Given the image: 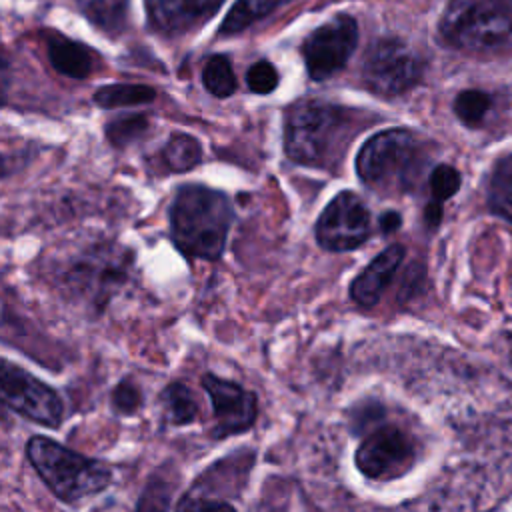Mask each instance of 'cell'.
Wrapping results in <instances>:
<instances>
[{"label": "cell", "instance_id": "cell-1", "mask_svg": "<svg viewBox=\"0 0 512 512\" xmlns=\"http://www.w3.org/2000/svg\"><path fill=\"white\" fill-rule=\"evenodd\" d=\"M354 112L322 100H300L286 112V156L304 166L332 168L356 132Z\"/></svg>", "mask_w": 512, "mask_h": 512}, {"label": "cell", "instance_id": "cell-2", "mask_svg": "<svg viewBox=\"0 0 512 512\" xmlns=\"http://www.w3.org/2000/svg\"><path fill=\"white\" fill-rule=\"evenodd\" d=\"M232 216L222 192L200 184L182 186L170 206L172 240L186 256L216 260L224 252Z\"/></svg>", "mask_w": 512, "mask_h": 512}, {"label": "cell", "instance_id": "cell-3", "mask_svg": "<svg viewBox=\"0 0 512 512\" xmlns=\"http://www.w3.org/2000/svg\"><path fill=\"white\" fill-rule=\"evenodd\" d=\"M26 456L52 494L64 502L94 496L112 480L104 462L78 454L46 436H32L26 442Z\"/></svg>", "mask_w": 512, "mask_h": 512}, {"label": "cell", "instance_id": "cell-4", "mask_svg": "<svg viewBox=\"0 0 512 512\" xmlns=\"http://www.w3.org/2000/svg\"><path fill=\"white\" fill-rule=\"evenodd\" d=\"M422 166V148L416 136L404 128H390L364 142L356 156L360 180L380 192L398 194L414 186Z\"/></svg>", "mask_w": 512, "mask_h": 512}, {"label": "cell", "instance_id": "cell-5", "mask_svg": "<svg viewBox=\"0 0 512 512\" xmlns=\"http://www.w3.org/2000/svg\"><path fill=\"white\" fill-rule=\"evenodd\" d=\"M438 34L462 52H488L512 38V0H448Z\"/></svg>", "mask_w": 512, "mask_h": 512}, {"label": "cell", "instance_id": "cell-6", "mask_svg": "<svg viewBox=\"0 0 512 512\" xmlns=\"http://www.w3.org/2000/svg\"><path fill=\"white\" fill-rule=\"evenodd\" d=\"M422 72L424 64L420 56L400 38L376 40L366 50L362 62V80L366 88L384 98L398 96L416 86Z\"/></svg>", "mask_w": 512, "mask_h": 512}, {"label": "cell", "instance_id": "cell-7", "mask_svg": "<svg viewBox=\"0 0 512 512\" xmlns=\"http://www.w3.org/2000/svg\"><path fill=\"white\" fill-rule=\"evenodd\" d=\"M2 402L20 416L48 428L62 422L64 406L60 396L42 380L8 360L2 362Z\"/></svg>", "mask_w": 512, "mask_h": 512}, {"label": "cell", "instance_id": "cell-8", "mask_svg": "<svg viewBox=\"0 0 512 512\" xmlns=\"http://www.w3.org/2000/svg\"><path fill=\"white\" fill-rule=\"evenodd\" d=\"M358 44V24L348 14H338L310 32L302 56L312 80H326L340 72Z\"/></svg>", "mask_w": 512, "mask_h": 512}, {"label": "cell", "instance_id": "cell-9", "mask_svg": "<svg viewBox=\"0 0 512 512\" xmlns=\"http://www.w3.org/2000/svg\"><path fill=\"white\" fill-rule=\"evenodd\" d=\"M416 460L414 440L394 424L372 430L354 454L356 468L370 480H394Z\"/></svg>", "mask_w": 512, "mask_h": 512}, {"label": "cell", "instance_id": "cell-10", "mask_svg": "<svg viewBox=\"0 0 512 512\" xmlns=\"http://www.w3.org/2000/svg\"><path fill=\"white\" fill-rule=\"evenodd\" d=\"M370 236V212L352 192L336 194L316 222V240L332 252L354 250Z\"/></svg>", "mask_w": 512, "mask_h": 512}, {"label": "cell", "instance_id": "cell-11", "mask_svg": "<svg viewBox=\"0 0 512 512\" xmlns=\"http://www.w3.org/2000/svg\"><path fill=\"white\" fill-rule=\"evenodd\" d=\"M202 386L212 400L216 420L212 432L216 438L244 432L256 422L258 400L250 390L214 374H204Z\"/></svg>", "mask_w": 512, "mask_h": 512}, {"label": "cell", "instance_id": "cell-12", "mask_svg": "<svg viewBox=\"0 0 512 512\" xmlns=\"http://www.w3.org/2000/svg\"><path fill=\"white\" fill-rule=\"evenodd\" d=\"M224 0H144L148 22L162 34H186L210 20Z\"/></svg>", "mask_w": 512, "mask_h": 512}, {"label": "cell", "instance_id": "cell-13", "mask_svg": "<svg viewBox=\"0 0 512 512\" xmlns=\"http://www.w3.org/2000/svg\"><path fill=\"white\" fill-rule=\"evenodd\" d=\"M128 254L116 248H98L86 254L70 272V282L88 292L108 294L124 282Z\"/></svg>", "mask_w": 512, "mask_h": 512}, {"label": "cell", "instance_id": "cell-14", "mask_svg": "<svg viewBox=\"0 0 512 512\" xmlns=\"http://www.w3.org/2000/svg\"><path fill=\"white\" fill-rule=\"evenodd\" d=\"M404 246L402 244H392L388 246L384 252H380L350 284V298L362 306V308H370L374 306L384 288L390 284V280L394 278L398 266L404 260Z\"/></svg>", "mask_w": 512, "mask_h": 512}, {"label": "cell", "instance_id": "cell-15", "mask_svg": "<svg viewBox=\"0 0 512 512\" xmlns=\"http://www.w3.org/2000/svg\"><path fill=\"white\" fill-rule=\"evenodd\" d=\"M46 48L52 68L68 78H86L96 66L98 54L66 36L50 34L46 40Z\"/></svg>", "mask_w": 512, "mask_h": 512}, {"label": "cell", "instance_id": "cell-16", "mask_svg": "<svg viewBox=\"0 0 512 512\" xmlns=\"http://www.w3.org/2000/svg\"><path fill=\"white\" fill-rule=\"evenodd\" d=\"M294 0H236L230 12L226 14L218 34L220 36H234L246 30L250 24L270 16L280 6H286Z\"/></svg>", "mask_w": 512, "mask_h": 512}, {"label": "cell", "instance_id": "cell-17", "mask_svg": "<svg viewBox=\"0 0 512 512\" xmlns=\"http://www.w3.org/2000/svg\"><path fill=\"white\" fill-rule=\"evenodd\" d=\"M488 206L490 210L512 224V156L502 158L488 184Z\"/></svg>", "mask_w": 512, "mask_h": 512}, {"label": "cell", "instance_id": "cell-18", "mask_svg": "<svg viewBox=\"0 0 512 512\" xmlns=\"http://www.w3.org/2000/svg\"><path fill=\"white\" fill-rule=\"evenodd\" d=\"M160 156L168 170L186 172L202 160V148L200 142L190 134H172Z\"/></svg>", "mask_w": 512, "mask_h": 512}, {"label": "cell", "instance_id": "cell-19", "mask_svg": "<svg viewBox=\"0 0 512 512\" xmlns=\"http://www.w3.org/2000/svg\"><path fill=\"white\" fill-rule=\"evenodd\" d=\"M156 98L154 88L146 84H108L94 92V102L100 108L138 106Z\"/></svg>", "mask_w": 512, "mask_h": 512}, {"label": "cell", "instance_id": "cell-20", "mask_svg": "<svg viewBox=\"0 0 512 512\" xmlns=\"http://www.w3.org/2000/svg\"><path fill=\"white\" fill-rule=\"evenodd\" d=\"M202 84L216 98H228L236 92V76L228 56L214 54L202 68Z\"/></svg>", "mask_w": 512, "mask_h": 512}, {"label": "cell", "instance_id": "cell-21", "mask_svg": "<svg viewBox=\"0 0 512 512\" xmlns=\"http://www.w3.org/2000/svg\"><path fill=\"white\" fill-rule=\"evenodd\" d=\"M160 400L166 408V416L170 418V422L178 426L188 424L198 416V404L194 400V394L182 382L168 384L160 394Z\"/></svg>", "mask_w": 512, "mask_h": 512}, {"label": "cell", "instance_id": "cell-22", "mask_svg": "<svg viewBox=\"0 0 512 512\" xmlns=\"http://www.w3.org/2000/svg\"><path fill=\"white\" fill-rule=\"evenodd\" d=\"M90 22L106 32H118L124 24L128 0H76Z\"/></svg>", "mask_w": 512, "mask_h": 512}, {"label": "cell", "instance_id": "cell-23", "mask_svg": "<svg viewBox=\"0 0 512 512\" xmlns=\"http://www.w3.org/2000/svg\"><path fill=\"white\" fill-rule=\"evenodd\" d=\"M492 106V100L482 90H462L454 98V114L464 126L478 128L484 122V116L488 114Z\"/></svg>", "mask_w": 512, "mask_h": 512}, {"label": "cell", "instance_id": "cell-24", "mask_svg": "<svg viewBox=\"0 0 512 512\" xmlns=\"http://www.w3.org/2000/svg\"><path fill=\"white\" fill-rule=\"evenodd\" d=\"M148 130V116L144 114H126L110 120L106 124V138L112 146L124 148L136 142Z\"/></svg>", "mask_w": 512, "mask_h": 512}, {"label": "cell", "instance_id": "cell-25", "mask_svg": "<svg viewBox=\"0 0 512 512\" xmlns=\"http://www.w3.org/2000/svg\"><path fill=\"white\" fill-rule=\"evenodd\" d=\"M462 176L450 164H438L430 174V192L436 202H444L452 198L460 190Z\"/></svg>", "mask_w": 512, "mask_h": 512}, {"label": "cell", "instance_id": "cell-26", "mask_svg": "<svg viewBox=\"0 0 512 512\" xmlns=\"http://www.w3.org/2000/svg\"><path fill=\"white\" fill-rule=\"evenodd\" d=\"M246 84L254 94H270L278 86V72L268 60H258L248 68Z\"/></svg>", "mask_w": 512, "mask_h": 512}, {"label": "cell", "instance_id": "cell-27", "mask_svg": "<svg viewBox=\"0 0 512 512\" xmlns=\"http://www.w3.org/2000/svg\"><path fill=\"white\" fill-rule=\"evenodd\" d=\"M112 402H114V408H116L118 412L132 414V412L140 406V390L136 388L134 382L122 380V382L116 386V390H114Z\"/></svg>", "mask_w": 512, "mask_h": 512}, {"label": "cell", "instance_id": "cell-28", "mask_svg": "<svg viewBox=\"0 0 512 512\" xmlns=\"http://www.w3.org/2000/svg\"><path fill=\"white\" fill-rule=\"evenodd\" d=\"M164 484L154 482L146 488V492H142V498L138 502V510L136 512H166L170 494L162 490Z\"/></svg>", "mask_w": 512, "mask_h": 512}, {"label": "cell", "instance_id": "cell-29", "mask_svg": "<svg viewBox=\"0 0 512 512\" xmlns=\"http://www.w3.org/2000/svg\"><path fill=\"white\" fill-rule=\"evenodd\" d=\"M176 512H236V510L230 504L222 502V500L186 496V498L180 500Z\"/></svg>", "mask_w": 512, "mask_h": 512}, {"label": "cell", "instance_id": "cell-30", "mask_svg": "<svg viewBox=\"0 0 512 512\" xmlns=\"http://www.w3.org/2000/svg\"><path fill=\"white\" fill-rule=\"evenodd\" d=\"M378 224H380V228H382L384 234H390V232H394V230H398V228L402 226V218H400L398 212L388 210V212H384V214L380 216Z\"/></svg>", "mask_w": 512, "mask_h": 512}, {"label": "cell", "instance_id": "cell-31", "mask_svg": "<svg viewBox=\"0 0 512 512\" xmlns=\"http://www.w3.org/2000/svg\"><path fill=\"white\" fill-rule=\"evenodd\" d=\"M424 220L428 224V228H436L442 220V202L432 200L426 208H424Z\"/></svg>", "mask_w": 512, "mask_h": 512}]
</instances>
